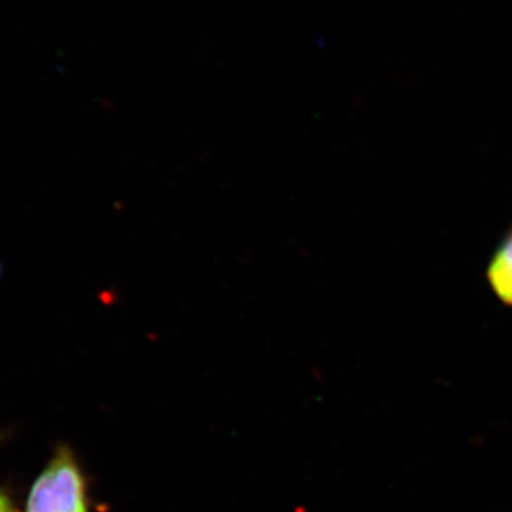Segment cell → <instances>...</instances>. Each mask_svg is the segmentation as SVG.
Returning <instances> with one entry per match:
<instances>
[{"label":"cell","mask_w":512,"mask_h":512,"mask_svg":"<svg viewBox=\"0 0 512 512\" xmlns=\"http://www.w3.org/2000/svg\"><path fill=\"white\" fill-rule=\"evenodd\" d=\"M485 279L495 298L512 308V225L491 254Z\"/></svg>","instance_id":"2"},{"label":"cell","mask_w":512,"mask_h":512,"mask_svg":"<svg viewBox=\"0 0 512 512\" xmlns=\"http://www.w3.org/2000/svg\"><path fill=\"white\" fill-rule=\"evenodd\" d=\"M0 512H16L8 495L3 494L2 491H0Z\"/></svg>","instance_id":"3"},{"label":"cell","mask_w":512,"mask_h":512,"mask_svg":"<svg viewBox=\"0 0 512 512\" xmlns=\"http://www.w3.org/2000/svg\"><path fill=\"white\" fill-rule=\"evenodd\" d=\"M26 512H87L83 478L70 454H59L37 478Z\"/></svg>","instance_id":"1"}]
</instances>
